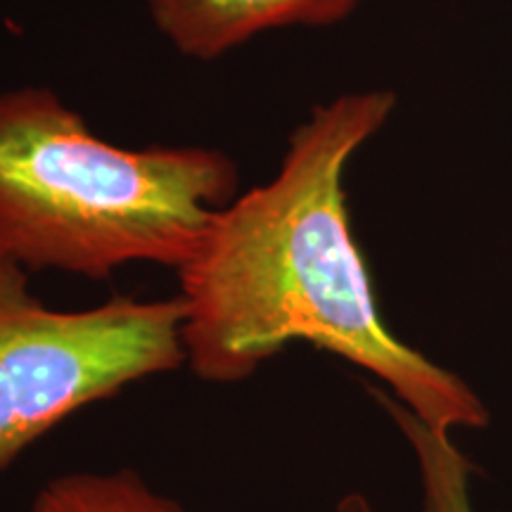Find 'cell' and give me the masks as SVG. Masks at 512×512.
<instances>
[{
	"mask_svg": "<svg viewBox=\"0 0 512 512\" xmlns=\"http://www.w3.org/2000/svg\"><path fill=\"white\" fill-rule=\"evenodd\" d=\"M373 396L413 448L422 484L420 512H475L470 496V460L451 434L434 430L382 389H373Z\"/></svg>",
	"mask_w": 512,
	"mask_h": 512,
	"instance_id": "cell-5",
	"label": "cell"
},
{
	"mask_svg": "<svg viewBox=\"0 0 512 512\" xmlns=\"http://www.w3.org/2000/svg\"><path fill=\"white\" fill-rule=\"evenodd\" d=\"M335 512H373V510H370L368 501L361 494H349L347 498L339 501Z\"/></svg>",
	"mask_w": 512,
	"mask_h": 512,
	"instance_id": "cell-7",
	"label": "cell"
},
{
	"mask_svg": "<svg viewBox=\"0 0 512 512\" xmlns=\"http://www.w3.org/2000/svg\"><path fill=\"white\" fill-rule=\"evenodd\" d=\"M392 91L344 93L292 131L278 174L235 195L178 273L185 366L204 382H245L306 342L368 370L434 430L489 422L475 389L384 323L351 233L344 174L382 131Z\"/></svg>",
	"mask_w": 512,
	"mask_h": 512,
	"instance_id": "cell-1",
	"label": "cell"
},
{
	"mask_svg": "<svg viewBox=\"0 0 512 512\" xmlns=\"http://www.w3.org/2000/svg\"><path fill=\"white\" fill-rule=\"evenodd\" d=\"M238 183L214 147H121L50 88L0 93V254L29 273L181 271Z\"/></svg>",
	"mask_w": 512,
	"mask_h": 512,
	"instance_id": "cell-2",
	"label": "cell"
},
{
	"mask_svg": "<svg viewBox=\"0 0 512 512\" xmlns=\"http://www.w3.org/2000/svg\"><path fill=\"white\" fill-rule=\"evenodd\" d=\"M361 3L363 0H145V8L176 53L211 62L268 31L337 24Z\"/></svg>",
	"mask_w": 512,
	"mask_h": 512,
	"instance_id": "cell-4",
	"label": "cell"
},
{
	"mask_svg": "<svg viewBox=\"0 0 512 512\" xmlns=\"http://www.w3.org/2000/svg\"><path fill=\"white\" fill-rule=\"evenodd\" d=\"M27 512H185L133 470L67 472L43 486Z\"/></svg>",
	"mask_w": 512,
	"mask_h": 512,
	"instance_id": "cell-6",
	"label": "cell"
},
{
	"mask_svg": "<svg viewBox=\"0 0 512 512\" xmlns=\"http://www.w3.org/2000/svg\"><path fill=\"white\" fill-rule=\"evenodd\" d=\"M181 325L178 297L50 309L0 254V475L69 415L185 366Z\"/></svg>",
	"mask_w": 512,
	"mask_h": 512,
	"instance_id": "cell-3",
	"label": "cell"
}]
</instances>
